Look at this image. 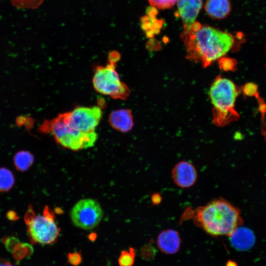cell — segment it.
Instances as JSON below:
<instances>
[{
	"label": "cell",
	"instance_id": "cell-9",
	"mask_svg": "<svg viewBox=\"0 0 266 266\" xmlns=\"http://www.w3.org/2000/svg\"><path fill=\"white\" fill-rule=\"evenodd\" d=\"M176 16L182 21L184 31L189 30L196 20L202 6V0H178Z\"/></svg>",
	"mask_w": 266,
	"mask_h": 266
},
{
	"label": "cell",
	"instance_id": "cell-1",
	"mask_svg": "<svg viewBox=\"0 0 266 266\" xmlns=\"http://www.w3.org/2000/svg\"><path fill=\"white\" fill-rule=\"evenodd\" d=\"M242 35L240 33L235 36L196 21L189 30L183 32L181 37L186 58L206 67L232 50Z\"/></svg>",
	"mask_w": 266,
	"mask_h": 266
},
{
	"label": "cell",
	"instance_id": "cell-12",
	"mask_svg": "<svg viewBox=\"0 0 266 266\" xmlns=\"http://www.w3.org/2000/svg\"><path fill=\"white\" fill-rule=\"evenodd\" d=\"M181 239L178 232L172 229L162 231L157 238V245L159 249L167 254H173L180 248Z\"/></svg>",
	"mask_w": 266,
	"mask_h": 266
},
{
	"label": "cell",
	"instance_id": "cell-25",
	"mask_svg": "<svg viewBox=\"0 0 266 266\" xmlns=\"http://www.w3.org/2000/svg\"><path fill=\"white\" fill-rule=\"evenodd\" d=\"M261 133L266 141V122L264 123L261 129Z\"/></svg>",
	"mask_w": 266,
	"mask_h": 266
},
{
	"label": "cell",
	"instance_id": "cell-20",
	"mask_svg": "<svg viewBox=\"0 0 266 266\" xmlns=\"http://www.w3.org/2000/svg\"><path fill=\"white\" fill-rule=\"evenodd\" d=\"M12 4L20 9H36L43 3V0H10Z\"/></svg>",
	"mask_w": 266,
	"mask_h": 266
},
{
	"label": "cell",
	"instance_id": "cell-2",
	"mask_svg": "<svg viewBox=\"0 0 266 266\" xmlns=\"http://www.w3.org/2000/svg\"><path fill=\"white\" fill-rule=\"evenodd\" d=\"M194 223L213 236H230L243 223L239 209L222 198L196 208Z\"/></svg>",
	"mask_w": 266,
	"mask_h": 266
},
{
	"label": "cell",
	"instance_id": "cell-17",
	"mask_svg": "<svg viewBox=\"0 0 266 266\" xmlns=\"http://www.w3.org/2000/svg\"><path fill=\"white\" fill-rule=\"evenodd\" d=\"M15 182L12 172L5 167H0V192H7L13 186Z\"/></svg>",
	"mask_w": 266,
	"mask_h": 266
},
{
	"label": "cell",
	"instance_id": "cell-19",
	"mask_svg": "<svg viewBox=\"0 0 266 266\" xmlns=\"http://www.w3.org/2000/svg\"><path fill=\"white\" fill-rule=\"evenodd\" d=\"M135 257V253L133 248H130L128 250H123L118 258L119 266H133Z\"/></svg>",
	"mask_w": 266,
	"mask_h": 266
},
{
	"label": "cell",
	"instance_id": "cell-22",
	"mask_svg": "<svg viewBox=\"0 0 266 266\" xmlns=\"http://www.w3.org/2000/svg\"><path fill=\"white\" fill-rule=\"evenodd\" d=\"M219 65L224 71H233L235 68L236 61L233 58L223 57L220 58Z\"/></svg>",
	"mask_w": 266,
	"mask_h": 266
},
{
	"label": "cell",
	"instance_id": "cell-24",
	"mask_svg": "<svg viewBox=\"0 0 266 266\" xmlns=\"http://www.w3.org/2000/svg\"><path fill=\"white\" fill-rule=\"evenodd\" d=\"M0 266H15L9 260L0 258Z\"/></svg>",
	"mask_w": 266,
	"mask_h": 266
},
{
	"label": "cell",
	"instance_id": "cell-23",
	"mask_svg": "<svg viewBox=\"0 0 266 266\" xmlns=\"http://www.w3.org/2000/svg\"><path fill=\"white\" fill-rule=\"evenodd\" d=\"M68 262L72 265L76 266L81 262V256L78 252L70 253L67 255Z\"/></svg>",
	"mask_w": 266,
	"mask_h": 266
},
{
	"label": "cell",
	"instance_id": "cell-11",
	"mask_svg": "<svg viewBox=\"0 0 266 266\" xmlns=\"http://www.w3.org/2000/svg\"><path fill=\"white\" fill-rule=\"evenodd\" d=\"M108 122L114 129L122 133L130 131L133 126L132 113L128 109H120L111 112Z\"/></svg>",
	"mask_w": 266,
	"mask_h": 266
},
{
	"label": "cell",
	"instance_id": "cell-13",
	"mask_svg": "<svg viewBox=\"0 0 266 266\" xmlns=\"http://www.w3.org/2000/svg\"><path fill=\"white\" fill-rule=\"evenodd\" d=\"M158 13L157 9L151 6L147 8L146 15L140 20L141 28L148 37L158 34L163 27V21L157 17Z\"/></svg>",
	"mask_w": 266,
	"mask_h": 266
},
{
	"label": "cell",
	"instance_id": "cell-16",
	"mask_svg": "<svg viewBox=\"0 0 266 266\" xmlns=\"http://www.w3.org/2000/svg\"><path fill=\"white\" fill-rule=\"evenodd\" d=\"M33 162V156L27 151H18L13 157L14 166L17 170L20 171H25L28 169Z\"/></svg>",
	"mask_w": 266,
	"mask_h": 266
},
{
	"label": "cell",
	"instance_id": "cell-21",
	"mask_svg": "<svg viewBox=\"0 0 266 266\" xmlns=\"http://www.w3.org/2000/svg\"><path fill=\"white\" fill-rule=\"evenodd\" d=\"M150 5L159 9H167L172 7L178 0H148Z\"/></svg>",
	"mask_w": 266,
	"mask_h": 266
},
{
	"label": "cell",
	"instance_id": "cell-10",
	"mask_svg": "<svg viewBox=\"0 0 266 266\" xmlns=\"http://www.w3.org/2000/svg\"><path fill=\"white\" fill-rule=\"evenodd\" d=\"M171 177L177 186L188 188L195 184L198 173L196 168L191 163L181 161L177 163L172 169Z\"/></svg>",
	"mask_w": 266,
	"mask_h": 266
},
{
	"label": "cell",
	"instance_id": "cell-14",
	"mask_svg": "<svg viewBox=\"0 0 266 266\" xmlns=\"http://www.w3.org/2000/svg\"><path fill=\"white\" fill-rule=\"evenodd\" d=\"M229 236L233 246L238 250H247L252 247L255 242L253 232L247 228L240 226Z\"/></svg>",
	"mask_w": 266,
	"mask_h": 266
},
{
	"label": "cell",
	"instance_id": "cell-4",
	"mask_svg": "<svg viewBox=\"0 0 266 266\" xmlns=\"http://www.w3.org/2000/svg\"><path fill=\"white\" fill-rule=\"evenodd\" d=\"M241 91V88L229 79L218 76L214 80L209 95L213 106V122L216 125L226 126L239 118L234 106Z\"/></svg>",
	"mask_w": 266,
	"mask_h": 266
},
{
	"label": "cell",
	"instance_id": "cell-3",
	"mask_svg": "<svg viewBox=\"0 0 266 266\" xmlns=\"http://www.w3.org/2000/svg\"><path fill=\"white\" fill-rule=\"evenodd\" d=\"M39 130L43 133L51 134L60 145L74 151L91 147L98 138L95 132L84 133L72 127L68 121V112L45 120Z\"/></svg>",
	"mask_w": 266,
	"mask_h": 266
},
{
	"label": "cell",
	"instance_id": "cell-18",
	"mask_svg": "<svg viewBox=\"0 0 266 266\" xmlns=\"http://www.w3.org/2000/svg\"><path fill=\"white\" fill-rule=\"evenodd\" d=\"M11 252L14 259L18 262L31 256L33 252V248L29 244L20 243L19 241L16 244Z\"/></svg>",
	"mask_w": 266,
	"mask_h": 266
},
{
	"label": "cell",
	"instance_id": "cell-15",
	"mask_svg": "<svg viewBox=\"0 0 266 266\" xmlns=\"http://www.w3.org/2000/svg\"><path fill=\"white\" fill-rule=\"evenodd\" d=\"M204 9L212 18L221 20L230 14L231 5L229 0H206Z\"/></svg>",
	"mask_w": 266,
	"mask_h": 266
},
{
	"label": "cell",
	"instance_id": "cell-5",
	"mask_svg": "<svg viewBox=\"0 0 266 266\" xmlns=\"http://www.w3.org/2000/svg\"><path fill=\"white\" fill-rule=\"evenodd\" d=\"M120 59L119 52H110L107 64L95 68L92 82L94 88L98 93L114 99L125 100L130 94V89L121 81L116 69Z\"/></svg>",
	"mask_w": 266,
	"mask_h": 266
},
{
	"label": "cell",
	"instance_id": "cell-6",
	"mask_svg": "<svg viewBox=\"0 0 266 266\" xmlns=\"http://www.w3.org/2000/svg\"><path fill=\"white\" fill-rule=\"evenodd\" d=\"M25 220L27 233L31 243L49 245L55 243L60 233L54 212L45 206L42 214L35 215L31 207L28 208Z\"/></svg>",
	"mask_w": 266,
	"mask_h": 266
},
{
	"label": "cell",
	"instance_id": "cell-7",
	"mask_svg": "<svg viewBox=\"0 0 266 266\" xmlns=\"http://www.w3.org/2000/svg\"><path fill=\"white\" fill-rule=\"evenodd\" d=\"M103 211L100 203L90 198L79 200L70 211L72 223L76 227L86 230L95 228L101 221Z\"/></svg>",
	"mask_w": 266,
	"mask_h": 266
},
{
	"label": "cell",
	"instance_id": "cell-8",
	"mask_svg": "<svg viewBox=\"0 0 266 266\" xmlns=\"http://www.w3.org/2000/svg\"><path fill=\"white\" fill-rule=\"evenodd\" d=\"M68 121L74 128L84 133L95 132L100 122L102 112L99 106L77 107L68 112Z\"/></svg>",
	"mask_w": 266,
	"mask_h": 266
}]
</instances>
